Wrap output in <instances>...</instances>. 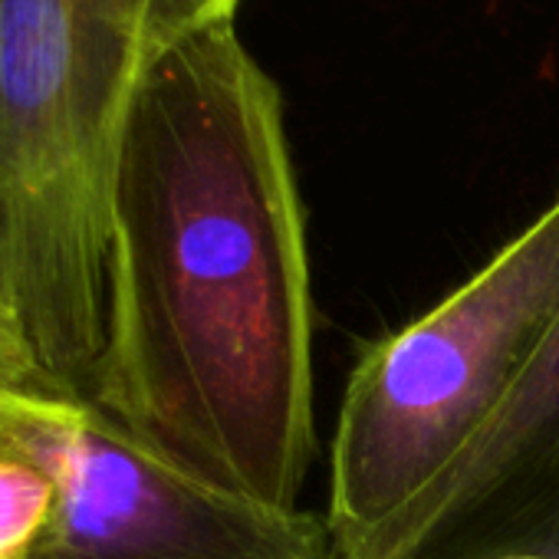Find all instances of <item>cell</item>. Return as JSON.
I'll list each match as a JSON object with an SVG mask.
<instances>
[{"label": "cell", "mask_w": 559, "mask_h": 559, "mask_svg": "<svg viewBox=\"0 0 559 559\" xmlns=\"http://www.w3.org/2000/svg\"><path fill=\"white\" fill-rule=\"evenodd\" d=\"M90 402L178 471L297 510L317 451L304 204L284 96L234 21L135 80Z\"/></svg>", "instance_id": "1"}, {"label": "cell", "mask_w": 559, "mask_h": 559, "mask_svg": "<svg viewBox=\"0 0 559 559\" xmlns=\"http://www.w3.org/2000/svg\"><path fill=\"white\" fill-rule=\"evenodd\" d=\"M152 0H0V320L40 392L90 399L109 201Z\"/></svg>", "instance_id": "2"}, {"label": "cell", "mask_w": 559, "mask_h": 559, "mask_svg": "<svg viewBox=\"0 0 559 559\" xmlns=\"http://www.w3.org/2000/svg\"><path fill=\"white\" fill-rule=\"evenodd\" d=\"M559 323V198L343 392L326 523L340 559H405Z\"/></svg>", "instance_id": "3"}, {"label": "cell", "mask_w": 559, "mask_h": 559, "mask_svg": "<svg viewBox=\"0 0 559 559\" xmlns=\"http://www.w3.org/2000/svg\"><path fill=\"white\" fill-rule=\"evenodd\" d=\"M4 405L57 477V510L31 559H340L326 516L204 484L90 399L4 389Z\"/></svg>", "instance_id": "4"}, {"label": "cell", "mask_w": 559, "mask_h": 559, "mask_svg": "<svg viewBox=\"0 0 559 559\" xmlns=\"http://www.w3.org/2000/svg\"><path fill=\"white\" fill-rule=\"evenodd\" d=\"M559 559V323L405 559Z\"/></svg>", "instance_id": "5"}, {"label": "cell", "mask_w": 559, "mask_h": 559, "mask_svg": "<svg viewBox=\"0 0 559 559\" xmlns=\"http://www.w3.org/2000/svg\"><path fill=\"white\" fill-rule=\"evenodd\" d=\"M57 510L53 467L14 425L0 389V559H31Z\"/></svg>", "instance_id": "6"}, {"label": "cell", "mask_w": 559, "mask_h": 559, "mask_svg": "<svg viewBox=\"0 0 559 559\" xmlns=\"http://www.w3.org/2000/svg\"><path fill=\"white\" fill-rule=\"evenodd\" d=\"M237 4L240 0H152L148 21H145V50L152 53L191 31L234 21Z\"/></svg>", "instance_id": "7"}, {"label": "cell", "mask_w": 559, "mask_h": 559, "mask_svg": "<svg viewBox=\"0 0 559 559\" xmlns=\"http://www.w3.org/2000/svg\"><path fill=\"white\" fill-rule=\"evenodd\" d=\"M0 389H40L27 356L8 333L4 320H0Z\"/></svg>", "instance_id": "8"}, {"label": "cell", "mask_w": 559, "mask_h": 559, "mask_svg": "<svg viewBox=\"0 0 559 559\" xmlns=\"http://www.w3.org/2000/svg\"><path fill=\"white\" fill-rule=\"evenodd\" d=\"M490 559H556L546 552H503V556H490Z\"/></svg>", "instance_id": "9"}]
</instances>
